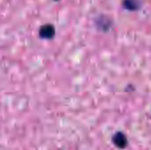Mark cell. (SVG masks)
Masks as SVG:
<instances>
[{
  "instance_id": "1",
  "label": "cell",
  "mask_w": 151,
  "mask_h": 150,
  "mask_svg": "<svg viewBox=\"0 0 151 150\" xmlns=\"http://www.w3.org/2000/svg\"><path fill=\"white\" fill-rule=\"evenodd\" d=\"M112 142L118 149H126L128 145L127 137L122 132H118L112 136Z\"/></svg>"
},
{
  "instance_id": "3",
  "label": "cell",
  "mask_w": 151,
  "mask_h": 150,
  "mask_svg": "<svg viewBox=\"0 0 151 150\" xmlns=\"http://www.w3.org/2000/svg\"><path fill=\"white\" fill-rule=\"evenodd\" d=\"M142 4L141 0H123L122 6L128 11H138Z\"/></svg>"
},
{
  "instance_id": "4",
  "label": "cell",
  "mask_w": 151,
  "mask_h": 150,
  "mask_svg": "<svg viewBox=\"0 0 151 150\" xmlns=\"http://www.w3.org/2000/svg\"><path fill=\"white\" fill-rule=\"evenodd\" d=\"M55 1H58V0H55Z\"/></svg>"
},
{
  "instance_id": "2",
  "label": "cell",
  "mask_w": 151,
  "mask_h": 150,
  "mask_svg": "<svg viewBox=\"0 0 151 150\" xmlns=\"http://www.w3.org/2000/svg\"><path fill=\"white\" fill-rule=\"evenodd\" d=\"M39 35L43 39H51L55 35V27L50 24H46L40 28Z\"/></svg>"
}]
</instances>
